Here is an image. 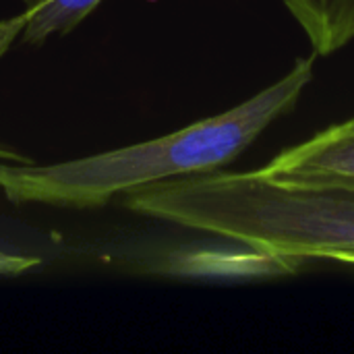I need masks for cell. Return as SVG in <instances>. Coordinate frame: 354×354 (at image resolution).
<instances>
[{"instance_id":"6","label":"cell","mask_w":354,"mask_h":354,"mask_svg":"<svg viewBox=\"0 0 354 354\" xmlns=\"http://www.w3.org/2000/svg\"><path fill=\"white\" fill-rule=\"evenodd\" d=\"M0 160H4V162H29L27 158H21V156L12 153L10 149L2 147V145H0ZM10 266H12V257H10V253L0 251V276H2V274H6V272L10 270Z\"/></svg>"},{"instance_id":"3","label":"cell","mask_w":354,"mask_h":354,"mask_svg":"<svg viewBox=\"0 0 354 354\" xmlns=\"http://www.w3.org/2000/svg\"><path fill=\"white\" fill-rule=\"evenodd\" d=\"M261 170L276 178L354 189V118L284 149Z\"/></svg>"},{"instance_id":"2","label":"cell","mask_w":354,"mask_h":354,"mask_svg":"<svg viewBox=\"0 0 354 354\" xmlns=\"http://www.w3.org/2000/svg\"><path fill=\"white\" fill-rule=\"evenodd\" d=\"M313 62L315 56L301 58L247 102L158 139L56 164L0 162V193L19 205L89 209L162 180L218 170L295 108L311 83Z\"/></svg>"},{"instance_id":"4","label":"cell","mask_w":354,"mask_h":354,"mask_svg":"<svg viewBox=\"0 0 354 354\" xmlns=\"http://www.w3.org/2000/svg\"><path fill=\"white\" fill-rule=\"evenodd\" d=\"M102 0H25V8L0 23V54L21 33L25 41L39 44L54 33H68Z\"/></svg>"},{"instance_id":"1","label":"cell","mask_w":354,"mask_h":354,"mask_svg":"<svg viewBox=\"0 0 354 354\" xmlns=\"http://www.w3.org/2000/svg\"><path fill=\"white\" fill-rule=\"evenodd\" d=\"M141 216L234 241L286 266L307 257L354 261V189L268 172H201L122 195Z\"/></svg>"},{"instance_id":"5","label":"cell","mask_w":354,"mask_h":354,"mask_svg":"<svg viewBox=\"0 0 354 354\" xmlns=\"http://www.w3.org/2000/svg\"><path fill=\"white\" fill-rule=\"evenodd\" d=\"M317 56H330L354 41V0H282Z\"/></svg>"}]
</instances>
